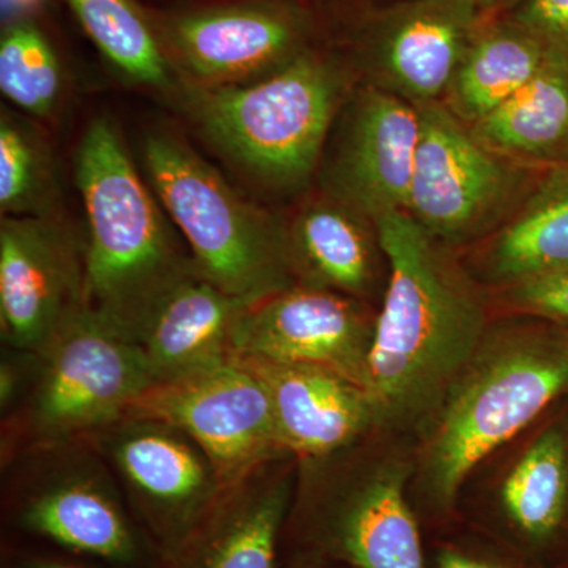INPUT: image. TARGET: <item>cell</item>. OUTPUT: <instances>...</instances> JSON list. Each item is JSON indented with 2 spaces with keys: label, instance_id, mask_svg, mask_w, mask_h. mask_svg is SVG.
<instances>
[{
  "label": "cell",
  "instance_id": "1",
  "mask_svg": "<svg viewBox=\"0 0 568 568\" xmlns=\"http://www.w3.org/2000/svg\"><path fill=\"white\" fill-rule=\"evenodd\" d=\"M375 222L388 280L369 351L368 394L376 429L422 439L491 324L487 287L409 213Z\"/></svg>",
  "mask_w": 568,
  "mask_h": 568
},
{
  "label": "cell",
  "instance_id": "2",
  "mask_svg": "<svg viewBox=\"0 0 568 568\" xmlns=\"http://www.w3.org/2000/svg\"><path fill=\"white\" fill-rule=\"evenodd\" d=\"M566 392V327L523 313L491 321L422 437L414 478L425 506L450 510L470 473Z\"/></svg>",
  "mask_w": 568,
  "mask_h": 568
},
{
  "label": "cell",
  "instance_id": "3",
  "mask_svg": "<svg viewBox=\"0 0 568 568\" xmlns=\"http://www.w3.org/2000/svg\"><path fill=\"white\" fill-rule=\"evenodd\" d=\"M77 179L88 219L85 308L133 342L164 294L196 268L192 254L106 119L82 136Z\"/></svg>",
  "mask_w": 568,
  "mask_h": 568
},
{
  "label": "cell",
  "instance_id": "4",
  "mask_svg": "<svg viewBox=\"0 0 568 568\" xmlns=\"http://www.w3.org/2000/svg\"><path fill=\"white\" fill-rule=\"evenodd\" d=\"M375 432L321 458L298 459L284 541L343 568H426L407 487L416 455Z\"/></svg>",
  "mask_w": 568,
  "mask_h": 568
},
{
  "label": "cell",
  "instance_id": "5",
  "mask_svg": "<svg viewBox=\"0 0 568 568\" xmlns=\"http://www.w3.org/2000/svg\"><path fill=\"white\" fill-rule=\"evenodd\" d=\"M355 69L308 48L241 84L185 93V110L226 159L271 189H302L317 173L325 142L355 85Z\"/></svg>",
  "mask_w": 568,
  "mask_h": 568
},
{
  "label": "cell",
  "instance_id": "6",
  "mask_svg": "<svg viewBox=\"0 0 568 568\" xmlns=\"http://www.w3.org/2000/svg\"><path fill=\"white\" fill-rule=\"evenodd\" d=\"M149 181L181 231L197 274L257 304L297 284L286 223L250 204L215 168L170 133L145 138Z\"/></svg>",
  "mask_w": 568,
  "mask_h": 568
},
{
  "label": "cell",
  "instance_id": "7",
  "mask_svg": "<svg viewBox=\"0 0 568 568\" xmlns=\"http://www.w3.org/2000/svg\"><path fill=\"white\" fill-rule=\"evenodd\" d=\"M2 503L28 536L119 568H152L155 548L91 437L41 444L0 465Z\"/></svg>",
  "mask_w": 568,
  "mask_h": 568
},
{
  "label": "cell",
  "instance_id": "8",
  "mask_svg": "<svg viewBox=\"0 0 568 568\" xmlns=\"http://www.w3.org/2000/svg\"><path fill=\"white\" fill-rule=\"evenodd\" d=\"M39 354L31 390L0 418V465L26 448L92 435L125 416L133 399L153 384L132 339L88 308Z\"/></svg>",
  "mask_w": 568,
  "mask_h": 568
},
{
  "label": "cell",
  "instance_id": "9",
  "mask_svg": "<svg viewBox=\"0 0 568 568\" xmlns=\"http://www.w3.org/2000/svg\"><path fill=\"white\" fill-rule=\"evenodd\" d=\"M418 110L422 133L406 212L448 248H473L514 215L544 170L491 151L440 102Z\"/></svg>",
  "mask_w": 568,
  "mask_h": 568
},
{
  "label": "cell",
  "instance_id": "10",
  "mask_svg": "<svg viewBox=\"0 0 568 568\" xmlns=\"http://www.w3.org/2000/svg\"><path fill=\"white\" fill-rule=\"evenodd\" d=\"M89 437L156 556L173 548L227 485L204 448L166 422L126 414Z\"/></svg>",
  "mask_w": 568,
  "mask_h": 568
},
{
  "label": "cell",
  "instance_id": "11",
  "mask_svg": "<svg viewBox=\"0 0 568 568\" xmlns=\"http://www.w3.org/2000/svg\"><path fill=\"white\" fill-rule=\"evenodd\" d=\"M155 418L204 448L224 481L290 455L280 447L263 381L239 355L142 390L125 416Z\"/></svg>",
  "mask_w": 568,
  "mask_h": 568
},
{
  "label": "cell",
  "instance_id": "12",
  "mask_svg": "<svg viewBox=\"0 0 568 568\" xmlns=\"http://www.w3.org/2000/svg\"><path fill=\"white\" fill-rule=\"evenodd\" d=\"M420 133L416 104L357 82L325 142L323 193L372 220L406 212Z\"/></svg>",
  "mask_w": 568,
  "mask_h": 568
},
{
  "label": "cell",
  "instance_id": "13",
  "mask_svg": "<svg viewBox=\"0 0 568 568\" xmlns=\"http://www.w3.org/2000/svg\"><path fill=\"white\" fill-rule=\"evenodd\" d=\"M153 22L174 70L203 88L256 80L312 48V17L291 0H253Z\"/></svg>",
  "mask_w": 568,
  "mask_h": 568
},
{
  "label": "cell",
  "instance_id": "14",
  "mask_svg": "<svg viewBox=\"0 0 568 568\" xmlns=\"http://www.w3.org/2000/svg\"><path fill=\"white\" fill-rule=\"evenodd\" d=\"M487 17L477 0H394L362 26L355 69L416 106L443 102Z\"/></svg>",
  "mask_w": 568,
  "mask_h": 568
},
{
  "label": "cell",
  "instance_id": "15",
  "mask_svg": "<svg viewBox=\"0 0 568 568\" xmlns=\"http://www.w3.org/2000/svg\"><path fill=\"white\" fill-rule=\"evenodd\" d=\"M376 317L369 302L295 284L245 310L234 354L324 366L368 392Z\"/></svg>",
  "mask_w": 568,
  "mask_h": 568
},
{
  "label": "cell",
  "instance_id": "16",
  "mask_svg": "<svg viewBox=\"0 0 568 568\" xmlns=\"http://www.w3.org/2000/svg\"><path fill=\"white\" fill-rule=\"evenodd\" d=\"M84 242L48 216L0 223V338L40 351L85 308Z\"/></svg>",
  "mask_w": 568,
  "mask_h": 568
},
{
  "label": "cell",
  "instance_id": "17",
  "mask_svg": "<svg viewBox=\"0 0 568 568\" xmlns=\"http://www.w3.org/2000/svg\"><path fill=\"white\" fill-rule=\"evenodd\" d=\"M297 467L280 455L230 481L152 568H278Z\"/></svg>",
  "mask_w": 568,
  "mask_h": 568
},
{
  "label": "cell",
  "instance_id": "18",
  "mask_svg": "<svg viewBox=\"0 0 568 568\" xmlns=\"http://www.w3.org/2000/svg\"><path fill=\"white\" fill-rule=\"evenodd\" d=\"M239 357L263 381L276 437L286 454L298 459L327 457L377 428L372 396L334 369Z\"/></svg>",
  "mask_w": 568,
  "mask_h": 568
},
{
  "label": "cell",
  "instance_id": "19",
  "mask_svg": "<svg viewBox=\"0 0 568 568\" xmlns=\"http://www.w3.org/2000/svg\"><path fill=\"white\" fill-rule=\"evenodd\" d=\"M286 234L297 284L381 302L388 264L375 220L323 193L295 213Z\"/></svg>",
  "mask_w": 568,
  "mask_h": 568
},
{
  "label": "cell",
  "instance_id": "20",
  "mask_svg": "<svg viewBox=\"0 0 568 568\" xmlns=\"http://www.w3.org/2000/svg\"><path fill=\"white\" fill-rule=\"evenodd\" d=\"M248 302L224 293L196 268L174 284L133 338L153 383L234 357V336Z\"/></svg>",
  "mask_w": 568,
  "mask_h": 568
},
{
  "label": "cell",
  "instance_id": "21",
  "mask_svg": "<svg viewBox=\"0 0 568 568\" xmlns=\"http://www.w3.org/2000/svg\"><path fill=\"white\" fill-rule=\"evenodd\" d=\"M470 274L507 290L568 267V163L548 168L514 215L469 248Z\"/></svg>",
  "mask_w": 568,
  "mask_h": 568
},
{
  "label": "cell",
  "instance_id": "22",
  "mask_svg": "<svg viewBox=\"0 0 568 568\" xmlns=\"http://www.w3.org/2000/svg\"><path fill=\"white\" fill-rule=\"evenodd\" d=\"M549 54L537 37L506 14H488L440 103L459 121L474 125L521 91Z\"/></svg>",
  "mask_w": 568,
  "mask_h": 568
},
{
  "label": "cell",
  "instance_id": "23",
  "mask_svg": "<svg viewBox=\"0 0 568 568\" xmlns=\"http://www.w3.org/2000/svg\"><path fill=\"white\" fill-rule=\"evenodd\" d=\"M469 129L491 151L526 166L568 163L567 59L551 52L521 91Z\"/></svg>",
  "mask_w": 568,
  "mask_h": 568
},
{
  "label": "cell",
  "instance_id": "24",
  "mask_svg": "<svg viewBox=\"0 0 568 568\" xmlns=\"http://www.w3.org/2000/svg\"><path fill=\"white\" fill-rule=\"evenodd\" d=\"M508 525L530 544L555 536L568 504L567 439L558 428L537 437L500 488Z\"/></svg>",
  "mask_w": 568,
  "mask_h": 568
},
{
  "label": "cell",
  "instance_id": "25",
  "mask_svg": "<svg viewBox=\"0 0 568 568\" xmlns=\"http://www.w3.org/2000/svg\"><path fill=\"white\" fill-rule=\"evenodd\" d=\"M100 52L130 80L151 88H173L174 67L155 22L134 0H67Z\"/></svg>",
  "mask_w": 568,
  "mask_h": 568
},
{
  "label": "cell",
  "instance_id": "26",
  "mask_svg": "<svg viewBox=\"0 0 568 568\" xmlns=\"http://www.w3.org/2000/svg\"><path fill=\"white\" fill-rule=\"evenodd\" d=\"M0 89L10 102L40 118L51 114L61 99V62L31 18L3 24Z\"/></svg>",
  "mask_w": 568,
  "mask_h": 568
},
{
  "label": "cell",
  "instance_id": "27",
  "mask_svg": "<svg viewBox=\"0 0 568 568\" xmlns=\"http://www.w3.org/2000/svg\"><path fill=\"white\" fill-rule=\"evenodd\" d=\"M51 192L50 164L28 126L2 114L0 122V209L10 216L43 215Z\"/></svg>",
  "mask_w": 568,
  "mask_h": 568
},
{
  "label": "cell",
  "instance_id": "28",
  "mask_svg": "<svg viewBox=\"0 0 568 568\" xmlns=\"http://www.w3.org/2000/svg\"><path fill=\"white\" fill-rule=\"evenodd\" d=\"M497 293L514 313L544 317L568 327V267Z\"/></svg>",
  "mask_w": 568,
  "mask_h": 568
},
{
  "label": "cell",
  "instance_id": "29",
  "mask_svg": "<svg viewBox=\"0 0 568 568\" xmlns=\"http://www.w3.org/2000/svg\"><path fill=\"white\" fill-rule=\"evenodd\" d=\"M503 14L568 61V0H517Z\"/></svg>",
  "mask_w": 568,
  "mask_h": 568
},
{
  "label": "cell",
  "instance_id": "30",
  "mask_svg": "<svg viewBox=\"0 0 568 568\" xmlns=\"http://www.w3.org/2000/svg\"><path fill=\"white\" fill-rule=\"evenodd\" d=\"M39 351L2 345L0 351V418L9 416L31 390L39 372Z\"/></svg>",
  "mask_w": 568,
  "mask_h": 568
},
{
  "label": "cell",
  "instance_id": "31",
  "mask_svg": "<svg viewBox=\"0 0 568 568\" xmlns=\"http://www.w3.org/2000/svg\"><path fill=\"white\" fill-rule=\"evenodd\" d=\"M436 568H511L500 560L466 551V549L446 547L436 555Z\"/></svg>",
  "mask_w": 568,
  "mask_h": 568
},
{
  "label": "cell",
  "instance_id": "32",
  "mask_svg": "<svg viewBox=\"0 0 568 568\" xmlns=\"http://www.w3.org/2000/svg\"><path fill=\"white\" fill-rule=\"evenodd\" d=\"M9 568H89L51 556L17 555L10 558Z\"/></svg>",
  "mask_w": 568,
  "mask_h": 568
},
{
  "label": "cell",
  "instance_id": "33",
  "mask_svg": "<svg viewBox=\"0 0 568 568\" xmlns=\"http://www.w3.org/2000/svg\"><path fill=\"white\" fill-rule=\"evenodd\" d=\"M287 568H342L328 560L316 558L312 555H295V560Z\"/></svg>",
  "mask_w": 568,
  "mask_h": 568
},
{
  "label": "cell",
  "instance_id": "34",
  "mask_svg": "<svg viewBox=\"0 0 568 568\" xmlns=\"http://www.w3.org/2000/svg\"><path fill=\"white\" fill-rule=\"evenodd\" d=\"M477 2L480 3L481 10L485 13L497 14L503 13L504 10H507L517 0H477Z\"/></svg>",
  "mask_w": 568,
  "mask_h": 568
},
{
  "label": "cell",
  "instance_id": "35",
  "mask_svg": "<svg viewBox=\"0 0 568 568\" xmlns=\"http://www.w3.org/2000/svg\"><path fill=\"white\" fill-rule=\"evenodd\" d=\"M388 2H394V0H388Z\"/></svg>",
  "mask_w": 568,
  "mask_h": 568
},
{
  "label": "cell",
  "instance_id": "36",
  "mask_svg": "<svg viewBox=\"0 0 568 568\" xmlns=\"http://www.w3.org/2000/svg\"><path fill=\"white\" fill-rule=\"evenodd\" d=\"M567 448H568V439H567Z\"/></svg>",
  "mask_w": 568,
  "mask_h": 568
}]
</instances>
